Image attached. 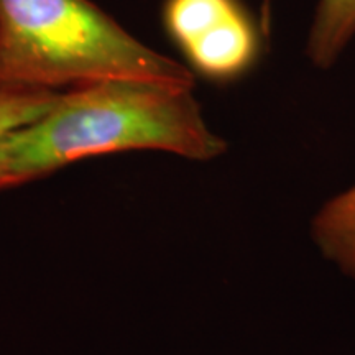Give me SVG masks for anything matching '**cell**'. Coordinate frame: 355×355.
I'll return each instance as SVG.
<instances>
[{
	"label": "cell",
	"mask_w": 355,
	"mask_h": 355,
	"mask_svg": "<svg viewBox=\"0 0 355 355\" xmlns=\"http://www.w3.org/2000/svg\"><path fill=\"white\" fill-rule=\"evenodd\" d=\"M229 145L207 123L194 87L114 79L58 92L0 141V189L20 188L101 155L162 152L209 163Z\"/></svg>",
	"instance_id": "6da1fadb"
},
{
	"label": "cell",
	"mask_w": 355,
	"mask_h": 355,
	"mask_svg": "<svg viewBox=\"0 0 355 355\" xmlns=\"http://www.w3.org/2000/svg\"><path fill=\"white\" fill-rule=\"evenodd\" d=\"M114 79L196 87L183 61L140 42L92 0H0V92Z\"/></svg>",
	"instance_id": "7a4b0ae2"
},
{
	"label": "cell",
	"mask_w": 355,
	"mask_h": 355,
	"mask_svg": "<svg viewBox=\"0 0 355 355\" xmlns=\"http://www.w3.org/2000/svg\"><path fill=\"white\" fill-rule=\"evenodd\" d=\"M162 25L193 76L214 86L250 76L268 42L243 0H163Z\"/></svg>",
	"instance_id": "3957f363"
},
{
	"label": "cell",
	"mask_w": 355,
	"mask_h": 355,
	"mask_svg": "<svg viewBox=\"0 0 355 355\" xmlns=\"http://www.w3.org/2000/svg\"><path fill=\"white\" fill-rule=\"evenodd\" d=\"M319 254L355 282V184L327 199L311 219Z\"/></svg>",
	"instance_id": "277c9868"
},
{
	"label": "cell",
	"mask_w": 355,
	"mask_h": 355,
	"mask_svg": "<svg viewBox=\"0 0 355 355\" xmlns=\"http://www.w3.org/2000/svg\"><path fill=\"white\" fill-rule=\"evenodd\" d=\"M355 38V0H318L306 40V58L331 69Z\"/></svg>",
	"instance_id": "5b68a950"
},
{
	"label": "cell",
	"mask_w": 355,
	"mask_h": 355,
	"mask_svg": "<svg viewBox=\"0 0 355 355\" xmlns=\"http://www.w3.org/2000/svg\"><path fill=\"white\" fill-rule=\"evenodd\" d=\"M58 92H0V141L35 121L51 105Z\"/></svg>",
	"instance_id": "8992f818"
},
{
	"label": "cell",
	"mask_w": 355,
	"mask_h": 355,
	"mask_svg": "<svg viewBox=\"0 0 355 355\" xmlns=\"http://www.w3.org/2000/svg\"><path fill=\"white\" fill-rule=\"evenodd\" d=\"M260 24L263 26L265 33L270 37V25H272V0H261Z\"/></svg>",
	"instance_id": "52a82bcc"
}]
</instances>
